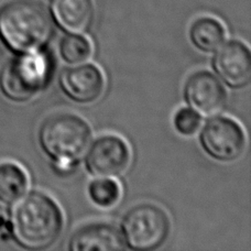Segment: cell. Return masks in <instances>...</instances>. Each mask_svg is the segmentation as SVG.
Masks as SVG:
<instances>
[{"label":"cell","mask_w":251,"mask_h":251,"mask_svg":"<svg viewBox=\"0 0 251 251\" xmlns=\"http://www.w3.org/2000/svg\"><path fill=\"white\" fill-rule=\"evenodd\" d=\"M53 34L51 12L39 0H10L0 7V41L15 54L40 52Z\"/></svg>","instance_id":"1"},{"label":"cell","mask_w":251,"mask_h":251,"mask_svg":"<svg viewBox=\"0 0 251 251\" xmlns=\"http://www.w3.org/2000/svg\"><path fill=\"white\" fill-rule=\"evenodd\" d=\"M11 215L13 238L22 248L43 250L60 238L64 216L56 201L33 191L17 201Z\"/></svg>","instance_id":"2"},{"label":"cell","mask_w":251,"mask_h":251,"mask_svg":"<svg viewBox=\"0 0 251 251\" xmlns=\"http://www.w3.org/2000/svg\"><path fill=\"white\" fill-rule=\"evenodd\" d=\"M39 145L57 167L71 169L86 154L92 140V129L77 115H51L40 125Z\"/></svg>","instance_id":"3"},{"label":"cell","mask_w":251,"mask_h":251,"mask_svg":"<svg viewBox=\"0 0 251 251\" xmlns=\"http://www.w3.org/2000/svg\"><path fill=\"white\" fill-rule=\"evenodd\" d=\"M51 70L50 59L44 53L20 54L0 69V92L10 101L30 100L47 86Z\"/></svg>","instance_id":"4"},{"label":"cell","mask_w":251,"mask_h":251,"mask_svg":"<svg viewBox=\"0 0 251 251\" xmlns=\"http://www.w3.org/2000/svg\"><path fill=\"white\" fill-rule=\"evenodd\" d=\"M171 231L165 210L154 204H139L130 208L122 221V234L127 248L148 251L160 248Z\"/></svg>","instance_id":"5"},{"label":"cell","mask_w":251,"mask_h":251,"mask_svg":"<svg viewBox=\"0 0 251 251\" xmlns=\"http://www.w3.org/2000/svg\"><path fill=\"white\" fill-rule=\"evenodd\" d=\"M201 149L218 162H232L244 154L247 138L241 126L228 117H215L200 133Z\"/></svg>","instance_id":"6"},{"label":"cell","mask_w":251,"mask_h":251,"mask_svg":"<svg viewBox=\"0 0 251 251\" xmlns=\"http://www.w3.org/2000/svg\"><path fill=\"white\" fill-rule=\"evenodd\" d=\"M131 152L123 138L107 134L96 139L89 148L85 167L96 177L118 176L128 169Z\"/></svg>","instance_id":"7"},{"label":"cell","mask_w":251,"mask_h":251,"mask_svg":"<svg viewBox=\"0 0 251 251\" xmlns=\"http://www.w3.org/2000/svg\"><path fill=\"white\" fill-rule=\"evenodd\" d=\"M183 95L188 107L205 118L221 114L227 101V93L223 84L208 71L192 74L186 79Z\"/></svg>","instance_id":"8"},{"label":"cell","mask_w":251,"mask_h":251,"mask_svg":"<svg viewBox=\"0 0 251 251\" xmlns=\"http://www.w3.org/2000/svg\"><path fill=\"white\" fill-rule=\"evenodd\" d=\"M213 66L228 87L241 89L251 80V54L248 47L238 40L227 42L216 51Z\"/></svg>","instance_id":"9"},{"label":"cell","mask_w":251,"mask_h":251,"mask_svg":"<svg viewBox=\"0 0 251 251\" xmlns=\"http://www.w3.org/2000/svg\"><path fill=\"white\" fill-rule=\"evenodd\" d=\"M60 88L77 104H92L105 89L102 72L94 64H82L63 70L59 77Z\"/></svg>","instance_id":"10"},{"label":"cell","mask_w":251,"mask_h":251,"mask_svg":"<svg viewBox=\"0 0 251 251\" xmlns=\"http://www.w3.org/2000/svg\"><path fill=\"white\" fill-rule=\"evenodd\" d=\"M70 251L125 250L127 245L118 227L109 223H93L78 228L69 240Z\"/></svg>","instance_id":"11"},{"label":"cell","mask_w":251,"mask_h":251,"mask_svg":"<svg viewBox=\"0 0 251 251\" xmlns=\"http://www.w3.org/2000/svg\"><path fill=\"white\" fill-rule=\"evenodd\" d=\"M52 18L67 33L82 34L93 25L95 8L93 0H52Z\"/></svg>","instance_id":"12"},{"label":"cell","mask_w":251,"mask_h":251,"mask_svg":"<svg viewBox=\"0 0 251 251\" xmlns=\"http://www.w3.org/2000/svg\"><path fill=\"white\" fill-rule=\"evenodd\" d=\"M190 40L197 50L203 53L216 52L226 40V30L221 21L212 17H201L193 22Z\"/></svg>","instance_id":"13"},{"label":"cell","mask_w":251,"mask_h":251,"mask_svg":"<svg viewBox=\"0 0 251 251\" xmlns=\"http://www.w3.org/2000/svg\"><path fill=\"white\" fill-rule=\"evenodd\" d=\"M29 187L28 174L15 162H0V203L13 205Z\"/></svg>","instance_id":"14"},{"label":"cell","mask_w":251,"mask_h":251,"mask_svg":"<svg viewBox=\"0 0 251 251\" xmlns=\"http://www.w3.org/2000/svg\"><path fill=\"white\" fill-rule=\"evenodd\" d=\"M93 48L89 40L79 34L63 37L60 42V55L69 64H78L87 61L92 55Z\"/></svg>","instance_id":"15"},{"label":"cell","mask_w":251,"mask_h":251,"mask_svg":"<svg viewBox=\"0 0 251 251\" xmlns=\"http://www.w3.org/2000/svg\"><path fill=\"white\" fill-rule=\"evenodd\" d=\"M88 195L94 204L102 208L113 207L122 195L120 186L110 178H97L88 185Z\"/></svg>","instance_id":"16"},{"label":"cell","mask_w":251,"mask_h":251,"mask_svg":"<svg viewBox=\"0 0 251 251\" xmlns=\"http://www.w3.org/2000/svg\"><path fill=\"white\" fill-rule=\"evenodd\" d=\"M201 116L192 108H181L174 116V127L182 136H192L201 127Z\"/></svg>","instance_id":"17"}]
</instances>
